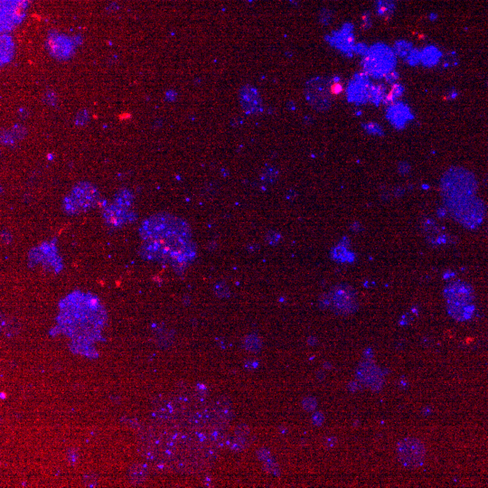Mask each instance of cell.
<instances>
[{"instance_id": "3957f363", "label": "cell", "mask_w": 488, "mask_h": 488, "mask_svg": "<svg viewBox=\"0 0 488 488\" xmlns=\"http://www.w3.org/2000/svg\"><path fill=\"white\" fill-rule=\"evenodd\" d=\"M477 190L476 176L465 167H449L441 177V194L444 204L476 196Z\"/></svg>"}, {"instance_id": "7402d4cb", "label": "cell", "mask_w": 488, "mask_h": 488, "mask_svg": "<svg viewBox=\"0 0 488 488\" xmlns=\"http://www.w3.org/2000/svg\"><path fill=\"white\" fill-rule=\"evenodd\" d=\"M262 341L260 339V337L254 334L248 335L244 339V347L248 351L257 353L262 349Z\"/></svg>"}, {"instance_id": "44dd1931", "label": "cell", "mask_w": 488, "mask_h": 488, "mask_svg": "<svg viewBox=\"0 0 488 488\" xmlns=\"http://www.w3.org/2000/svg\"><path fill=\"white\" fill-rule=\"evenodd\" d=\"M414 47H413L412 43L409 42L407 40H403V39L397 40L396 42L394 43L393 46V51L396 54V56L399 57V58H402V59H405L408 56V54L411 53V50Z\"/></svg>"}, {"instance_id": "e0dca14e", "label": "cell", "mask_w": 488, "mask_h": 488, "mask_svg": "<svg viewBox=\"0 0 488 488\" xmlns=\"http://www.w3.org/2000/svg\"><path fill=\"white\" fill-rule=\"evenodd\" d=\"M442 55L443 54L439 48L436 47L434 45H429L421 50V64L424 67L432 68L440 65Z\"/></svg>"}, {"instance_id": "d590c367", "label": "cell", "mask_w": 488, "mask_h": 488, "mask_svg": "<svg viewBox=\"0 0 488 488\" xmlns=\"http://www.w3.org/2000/svg\"><path fill=\"white\" fill-rule=\"evenodd\" d=\"M436 18H437V16H436V15H433V14L430 16V19H431V20H435Z\"/></svg>"}, {"instance_id": "cb8c5ba5", "label": "cell", "mask_w": 488, "mask_h": 488, "mask_svg": "<svg viewBox=\"0 0 488 488\" xmlns=\"http://www.w3.org/2000/svg\"><path fill=\"white\" fill-rule=\"evenodd\" d=\"M363 128L364 131H366L367 134L373 135V136H378L382 137L384 135V131L381 128V126L376 122H367L363 124Z\"/></svg>"}, {"instance_id": "ac0fdd59", "label": "cell", "mask_w": 488, "mask_h": 488, "mask_svg": "<svg viewBox=\"0 0 488 488\" xmlns=\"http://www.w3.org/2000/svg\"><path fill=\"white\" fill-rule=\"evenodd\" d=\"M386 92V86L384 84H371L369 89V102L375 106H379L383 102Z\"/></svg>"}, {"instance_id": "e575fe53", "label": "cell", "mask_w": 488, "mask_h": 488, "mask_svg": "<svg viewBox=\"0 0 488 488\" xmlns=\"http://www.w3.org/2000/svg\"><path fill=\"white\" fill-rule=\"evenodd\" d=\"M324 421V417L322 415L321 413H316L314 416H313V421L316 425H320L322 421Z\"/></svg>"}, {"instance_id": "f546056e", "label": "cell", "mask_w": 488, "mask_h": 488, "mask_svg": "<svg viewBox=\"0 0 488 488\" xmlns=\"http://www.w3.org/2000/svg\"><path fill=\"white\" fill-rule=\"evenodd\" d=\"M369 47L365 44H363V43H360V44H355V47H354V52L355 54H361L364 56L367 51H368Z\"/></svg>"}, {"instance_id": "30bf717a", "label": "cell", "mask_w": 488, "mask_h": 488, "mask_svg": "<svg viewBox=\"0 0 488 488\" xmlns=\"http://www.w3.org/2000/svg\"><path fill=\"white\" fill-rule=\"evenodd\" d=\"M397 456L404 467L415 469L424 463L426 448L422 442L416 438H405L397 445Z\"/></svg>"}, {"instance_id": "8fae6325", "label": "cell", "mask_w": 488, "mask_h": 488, "mask_svg": "<svg viewBox=\"0 0 488 488\" xmlns=\"http://www.w3.org/2000/svg\"><path fill=\"white\" fill-rule=\"evenodd\" d=\"M369 75L365 72L355 74L348 84L346 95L347 100L356 105L369 102V89L372 83Z\"/></svg>"}, {"instance_id": "ba28073f", "label": "cell", "mask_w": 488, "mask_h": 488, "mask_svg": "<svg viewBox=\"0 0 488 488\" xmlns=\"http://www.w3.org/2000/svg\"><path fill=\"white\" fill-rule=\"evenodd\" d=\"M363 72L375 79H382L389 72L395 70L397 56L390 47L383 43H376L370 46L362 61Z\"/></svg>"}, {"instance_id": "d4e9b609", "label": "cell", "mask_w": 488, "mask_h": 488, "mask_svg": "<svg viewBox=\"0 0 488 488\" xmlns=\"http://www.w3.org/2000/svg\"><path fill=\"white\" fill-rule=\"evenodd\" d=\"M404 60L409 66H419L421 64V51L417 49V48H413L411 50V53L408 54V56Z\"/></svg>"}, {"instance_id": "4fadbf2b", "label": "cell", "mask_w": 488, "mask_h": 488, "mask_svg": "<svg viewBox=\"0 0 488 488\" xmlns=\"http://www.w3.org/2000/svg\"><path fill=\"white\" fill-rule=\"evenodd\" d=\"M386 119L396 130H403L414 119L410 106L402 101H396L389 105L386 110Z\"/></svg>"}, {"instance_id": "ffe728a7", "label": "cell", "mask_w": 488, "mask_h": 488, "mask_svg": "<svg viewBox=\"0 0 488 488\" xmlns=\"http://www.w3.org/2000/svg\"><path fill=\"white\" fill-rule=\"evenodd\" d=\"M376 10L377 14L381 18H391L395 10L394 0H377Z\"/></svg>"}, {"instance_id": "277c9868", "label": "cell", "mask_w": 488, "mask_h": 488, "mask_svg": "<svg viewBox=\"0 0 488 488\" xmlns=\"http://www.w3.org/2000/svg\"><path fill=\"white\" fill-rule=\"evenodd\" d=\"M448 315L457 321H466L474 316L475 292L470 284L463 280H454L444 288Z\"/></svg>"}, {"instance_id": "7c38bea8", "label": "cell", "mask_w": 488, "mask_h": 488, "mask_svg": "<svg viewBox=\"0 0 488 488\" xmlns=\"http://www.w3.org/2000/svg\"><path fill=\"white\" fill-rule=\"evenodd\" d=\"M356 377L358 381L373 391H379L382 387L384 381L381 370L373 362L361 363L356 371Z\"/></svg>"}, {"instance_id": "8992f818", "label": "cell", "mask_w": 488, "mask_h": 488, "mask_svg": "<svg viewBox=\"0 0 488 488\" xmlns=\"http://www.w3.org/2000/svg\"><path fill=\"white\" fill-rule=\"evenodd\" d=\"M100 201L101 194L96 185L82 181L73 185L65 197L62 209L67 215H79L95 208Z\"/></svg>"}, {"instance_id": "6da1fadb", "label": "cell", "mask_w": 488, "mask_h": 488, "mask_svg": "<svg viewBox=\"0 0 488 488\" xmlns=\"http://www.w3.org/2000/svg\"><path fill=\"white\" fill-rule=\"evenodd\" d=\"M139 254L149 262L185 268L197 255L193 232L186 221L169 213L150 215L139 227Z\"/></svg>"}, {"instance_id": "83f0119b", "label": "cell", "mask_w": 488, "mask_h": 488, "mask_svg": "<svg viewBox=\"0 0 488 488\" xmlns=\"http://www.w3.org/2000/svg\"><path fill=\"white\" fill-rule=\"evenodd\" d=\"M399 78V72H397L396 70H393L392 72L388 73L387 75L384 77V80H385V82H386L387 84L393 85V84H396V83L398 82Z\"/></svg>"}, {"instance_id": "5bb4252c", "label": "cell", "mask_w": 488, "mask_h": 488, "mask_svg": "<svg viewBox=\"0 0 488 488\" xmlns=\"http://www.w3.org/2000/svg\"><path fill=\"white\" fill-rule=\"evenodd\" d=\"M353 28V24H344L339 31L334 32L329 38V42L332 45L347 55H351L354 53L355 36Z\"/></svg>"}, {"instance_id": "5b68a950", "label": "cell", "mask_w": 488, "mask_h": 488, "mask_svg": "<svg viewBox=\"0 0 488 488\" xmlns=\"http://www.w3.org/2000/svg\"><path fill=\"white\" fill-rule=\"evenodd\" d=\"M454 220L466 229L480 226L487 215V206L477 196L466 197L444 204Z\"/></svg>"}, {"instance_id": "7a4b0ae2", "label": "cell", "mask_w": 488, "mask_h": 488, "mask_svg": "<svg viewBox=\"0 0 488 488\" xmlns=\"http://www.w3.org/2000/svg\"><path fill=\"white\" fill-rule=\"evenodd\" d=\"M57 324L61 332L77 347H89L100 338L107 313L99 298L81 290L70 293L59 303Z\"/></svg>"}, {"instance_id": "1f68e13d", "label": "cell", "mask_w": 488, "mask_h": 488, "mask_svg": "<svg viewBox=\"0 0 488 488\" xmlns=\"http://www.w3.org/2000/svg\"><path fill=\"white\" fill-rule=\"evenodd\" d=\"M331 19H332V14L329 10H323L320 13V21L323 24H328L331 21Z\"/></svg>"}, {"instance_id": "d6a6232c", "label": "cell", "mask_w": 488, "mask_h": 488, "mask_svg": "<svg viewBox=\"0 0 488 488\" xmlns=\"http://www.w3.org/2000/svg\"><path fill=\"white\" fill-rule=\"evenodd\" d=\"M411 170V166L407 162H400L398 165V171L401 175H407Z\"/></svg>"}, {"instance_id": "603a6c76", "label": "cell", "mask_w": 488, "mask_h": 488, "mask_svg": "<svg viewBox=\"0 0 488 488\" xmlns=\"http://www.w3.org/2000/svg\"><path fill=\"white\" fill-rule=\"evenodd\" d=\"M458 64H459V56L455 52H448L446 54H443L440 63L441 68L443 69L453 68L458 66Z\"/></svg>"}, {"instance_id": "9c48e42d", "label": "cell", "mask_w": 488, "mask_h": 488, "mask_svg": "<svg viewBox=\"0 0 488 488\" xmlns=\"http://www.w3.org/2000/svg\"><path fill=\"white\" fill-rule=\"evenodd\" d=\"M333 80L328 78H312L305 89V94L310 105L318 111H327L332 105L333 94L331 92V85Z\"/></svg>"}, {"instance_id": "52a82bcc", "label": "cell", "mask_w": 488, "mask_h": 488, "mask_svg": "<svg viewBox=\"0 0 488 488\" xmlns=\"http://www.w3.org/2000/svg\"><path fill=\"white\" fill-rule=\"evenodd\" d=\"M134 194L128 188H121L112 198V202L103 207L102 216L108 226L118 229L136 219L134 213Z\"/></svg>"}, {"instance_id": "4dcf8cb0", "label": "cell", "mask_w": 488, "mask_h": 488, "mask_svg": "<svg viewBox=\"0 0 488 488\" xmlns=\"http://www.w3.org/2000/svg\"><path fill=\"white\" fill-rule=\"evenodd\" d=\"M362 20H363L362 26H363V29H369L372 25V19H371L370 13H364L362 17Z\"/></svg>"}, {"instance_id": "f1b7e54d", "label": "cell", "mask_w": 488, "mask_h": 488, "mask_svg": "<svg viewBox=\"0 0 488 488\" xmlns=\"http://www.w3.org/2000/svg\"><path fill=\"white\" fill-rule=\"evenodd\" d=\"M343 91V84L338 80L333 81L331 85V92L333 95H339Z\"/></svg>"}, {"instance_id": "836d02e7", "label": "cell", "mask_w": 488, "mask_h": 488, "mask_svg": "<svg viewBox=\"0 0 488 488\" xmlns=\"http://www.w3.org/2000/svg\"><path fill=\"white\" fill-rule=\"evenodd\" d=\"M458 96V91L456 89H450V90H447L446 91V95H445V99L446 100H454L456 99Z\"/></svg>"}, {"instance_id": "9a60e30c", "label": "cell", "mask_w": 488, "mask_h": 488, "mask_svg": "<svg viewBox=\"0 0 488 488\" xmlns=\"http://www.w3.org/2000/svg\"><path fill=\"white\" fill-rule=\"evenodd\" d=\"M241 103L247 113H258L262 108V100L258 90L246 86L241 91Z\"/></svg>"}, {"instance_id": "484cf974", "label": "cell", "mask_w": 488, "mask_h": 488, "mask_svg": "<svg viewBox=\"0 0 488 488\" xmlns=\"http://www.w3.org/2000/svg\"><path fill=\"white\" fill-rule=\"evenodd\" d=\"M11 50H12V45H11V41L8 37L6 36H3L2 38V57H4V60H6V57H10L11 56Z\"/></svg>"}, {"instance_id": "2e32d148", "label": "cell", "mask_w": 488, "mask_h": 488, "mask_svg": "<svg viewBox=\"0 0 488 488\" xmlns=\"http://www.w3.org/2000/svg\"><path fill=\"white\" fill-rule=\"evenodd\" d=\"M333 303L336 310L343 313H349L355 310L356 298L353 291L339 289L333 294Z\"/></svg>"}, {"instance_id": "d6986e66", "label": "cell", "mask_w": 488, "mask_h": 488, "mask_svg": "<svg viewBox=\"0 0 488 488\" xmlns=\"http://www.w3.org/2000/svg\"><path fill=\"white\" fill-rule=\"evenodd\" d=\"M404 86L402 84H399V83H396V84H393L392 87H391L390 91L387 92V94L385 96L382 104L389 106V105L393 104L394 102L398 101L399 98L404 94Z\"/></svg>"}, {"instance_id": "4316f807", "label": "cell", "mask_w": 488, "mask_h": 488, "mask_svg": "<svg viewBox=\"0 0 488 488\" xmlns=\"http://www.w3.org/2000/svg\"><path fill=\"white\" fill-rule=\"evenodd\" d=\"M302 406L307 411H313L316 407V399L312 397H307L302 400Z\"/></svg>"}]
</instances>
